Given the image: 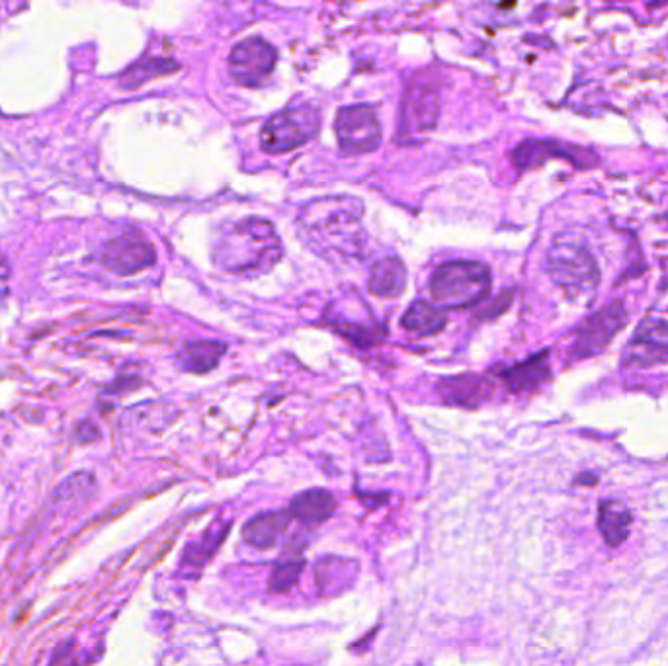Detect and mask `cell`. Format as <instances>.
Listing matches in <instances>:
<instances>
[{"label": "cell", "instance_id": "obj_16", "mask_svg": "<svg viewBox=\"0 0 668 666\" xmlns=\"http://www.w3.org/2000/svg\"><path fill=\"white\" fill-rule=\"evenodd\" d=\"M225 352H227V346L223 342H213V340L188 342L176 354V362L184 372L208 374L213 368H217Z\"/></svg>", "mask_w": 668, "mask_h": 666}, {"label": "cell", "instance_id": "obj_25", "mask_svg": "<svg viewBox=\"0 0 668 666\" xmlns=\"http://www.w3.org/2000/svg\"><path fill=\"white\" fill-rule=\"evenodd\" d=\"M77 663L71 659V649L67 647H59V651L55 653L53 661L49 666H75Z\"/></svg>", "mask_w": 668, "mask_h": 666}, {"label": "cell", "instance_id": "obj_24", "mask_svg": "<svg viewBox=\"0 0 668 666\" xmlns=\"http://www.w3.org/2000/svg\"><path fill=\"white\" fill-rule=\"evenodd\" d=\"M77 438H79V442L88 444V442H94V440H98V438H100V432H98V428H96L94 424H90V422H83V424L79 426V430H77Z\"/></svg>", "mask_w": 668, "mask_h": 666}, {"label": "cell", "instance_id": "obj_13", "mask_svg": "<svg viewBox=\"0 0 668 666\" xmlns=\"http://www.w3.org/2000/svg\"><path fill=\"white\" fill-rule=\"evenodd\" d=\"M290 520H292L290 510L260 512L245 524L243 538L256 549H270L286 534Z\"/></svg>", "mask_w": 668, "mask_h": 666}, {"label": "cell", "instance_id": "obj_2", "mask_svg": "<svg viewBox=\"0 0 668 666\" xmlns=\"http://www.w3.org/2000/svg\"><path fill=\"white\" fill-rule=\"evenodd\" d=\"M284 250L270 221L247 217L227 225L213 245V260L219 268L233 274L268 272Z\"/></svg>", "mask_w": 668, "mask_h": 666}, {"label": "cell", "instance_id": "obj_3", "mask_svg": "<svg viewBox=\"0 0 668 666\" xmlns=\"http://www.w3.org/2000/svg\"><path fill=\"white\" fill-rule=\"evenodd\" d=\"M430 293L442 309H465L491 293V272L475 260H452L438 266L430 278Z\"/></svg>", "mask_w": 668, "mask_h": 666}, {"label": "cell", "instance_id": "obj_14", "mask_svg": "<svg viewBox=\"0 0 668 666\" xmlns=\"http://www.w3.org/2000/svg\"><path fill=\"white\" fill-rule=\"evenodd\" d=\"M501 377L514 393H526L542 387L543 383L551 377V366H549V350H543L540 354L530 356L528 360L502 370Z\"/></svg>", "mask_w": 668, "mask_h": 666}, {"label": "cell", "instance_id": "obj_22", "mask_svg": "<svg viewBox=\"0 0 668 666\" xmlns=\"http://www.w3.org/2000/svg\"><path fill=\"white\" fill-rule=\"evenodd\" d=\"M96 489V481L94 475L86 473V471H79L73 473L69 479H65L53 493V500L57 504H65V502H83L88 499Z\"/></svg>", "mask_w": 668, "mask_h": 666}, {"label": "cell", "instance_id": "obj_9", "mask_svg": "<svg viewBox=\"0 0 668 666\" xmlns=\"http://www.w3.org/2000/svg\"><path fill=\"white\" fill-rule=\"evenodd\" d=\"M278 51L262 38H249L237 43L229 57V71L241 86H260L272 75Z\"/></svg>", "mask_w": 668, "mask_h": 666}, {"label": "cell", "instance_id": "obj_6", "mask_svg": "<svg viewBox=\"0 0 668 666\" xmlns=\"http://www.w3.org/2000/svg\"><path fill=\"white\" fill-rule=\"evenodd\" d=\"M626 325V305L622 301H612L586 317L577 327L575 340L571 342V356L575 360H586L602 354Z\"/></svg>", "mask_w": 668, "mask_h": 666}, {"label": "cell", "instance_id": "obj_15", "mask_svg": "<svg viewBox=\"0 0 668 666\" xmlns=\"http://www.w3.org/2000/svg\"><path fill=\"white\" fill-rule=\"evenodd\" d=\"M405 125L413 129L432 127L438 118V96L428 81L415 83L405 98Z\"/></svg>", "mask_w": 668, "mask_h": 666}, {"label": "cell", "instance_id": "obj_18", "mask_svg": "<svg viewBox=\"0 0 668 666\" xmlns=\"http://www.w3.org/2000/svg\"><path fill=\"white\" fill-rule=\"evenodd\" d=\"M370 292L379 297H397L407 286V268L395 258L387 256L374 264L370 272Z\"/></svg>", "mask_w": 668, "mask_h": 666}, {"label": "cell", "instance_id": "obj_10", "mask_svg": "<svg viewBox=\"0 0 668 666\" xmlns=\"http://www.w3.org/2000/svg\"><path fill=\"white\" fill-rule=\"evenodd\" d=\"M631 368H657L668 364V323L665 319H647L627 340L622 354Z\"/></svg>", "mask_w": 668, "mask_h": 666}, {"label": "cell", "instance_id": "obj_11", "mask_svg": "<svg viewBox=\"0 0 668 666\" xmlns=\"http://www.w3.org/2000/svg\"><path fill=\"white\" fill-rule=\"evenodd\" d=\"M100 260L112 272L120 276H129L155 262V249L147 241L135 235H124L108 241L102 247Z\"/></svg>", "mask_w": 668, "mask_h": 666}, {"label": "cell", "instance_id": "obj_23", "mask_svg": "<svg viewBox=\"0 0 668 666\" xmlns=\"http://www.w3.org/2000/svg\"><path fill=\"white\" fill-rule=\"evenodd\" d=\"M305 567V561L301 559H286L280 565H276L272 579H270V588L274 592H286L290 590L293 584L299 581V575Z\"/></svg>", "mask_w": 668, "mask_h": 666}, {"label": "cell", "instance_id": "obj_5", "mask_svg": "<svg viewBox=\"0 0 668 666\" xmlns=\"http://www.w3.org/2000/svg\"><path fill=\"white\" fill-rule=\"evenodd\" d=\"M319 124L321 116L313 104L286 108L264 124L260 133V145L266 153L272 155L288 153L313 139L319 131Z\"/></svg>", "mask_w": 668, "mask_h": 666}, {"label": "cell", "instance_id": "obj_8", "mask_svg": "<svg viewBox=\"0 0 668 666\" xmlns=\"http://www.w3.org/2000/svg\"><path fill=\"white\" fill-rule=\"evenodd\" d=\"M551 159H563L573 167L583 170L598 165V157L594 151L555 139H528L512 151V163L518 170L542 167L543 163Z\"/></svg>", "mask_w": 668, "mask_h": 666}, {"label": "cell", "instance_id": "obj_19", "mask_svg": "<svg viewBox=\"0 0 668 666\" xmlns=\"http://www.w3.org/2000/svg\"><path fill=\"white\" fill-rule=\"evenodd\" d=\"M446 313L442 309H438L432 303L426 301H415L405 317H403V327L411 333L420 334V336H428V334L440 333L446 327Z\"/></svg>", "mask_w": 668, "mask_h": 666}, {"label": "cell", "instance_id": "obj_21", "mask_svg": "<svg viewBox=\"0 0 668 666\" xmlns=\"http://www.w3.org/2000/svg\"><path fill=\"white\" fill-rule=\"evenodd\" d=\"M180 65H176L174 61L170 59H157V57H151V59H141L137 63H133L127 71L122 73L120 77V84L124 88H137L155 77H163V75H170L174 71H178Z\"/></svg>", "mask_w": 668, "mask_h": 666}, {"label": "cell", "instance_id": "obj_4", "mask_svg": "<svg viewBox=\"0 0 668 666\" xmlns=\"http://www.w3.org/2000/svg\"><path fill=\"white\" fill-rule=\"evenodd\" d=\"M545 264L551 280L569 297L579 299L596 292L600 270L596 258L581 239L571 235L557 237L547 252Z\"/></svg>", "mask_w": 668, "mask_h": 666}, {"label": "cell", "instance_id": "obj_20", "mask_svg": "<svg viewBox=\"0 0 668 666\" xmlns=\"http://www.w3.org/2000/svg\"><path fill=\"white\" fill-rule=\"evenodd\" d=\"M442 397L456 405H477L485 397V381L479 377H452L438 385Z\"/></svg>", "mask_w": 668, "mask_h": 666}, {"label": "cell", "instance_id": "obj_1", "mask_svg": "<svg viewBox=\"0 0 668 666\" xmlns=\"http://www.w3.org/2000/svg\"><path fill=\"white\" fill-rule=\"evenodd\" d=\"M364 206L356 198L329 196L309 202L297 215V233L307 249L331 260L348 262L366 249Z\"/></svg>", "mask_w": 668, "mask_h": 666}, {"label": "cell", "instance_id": "obj_26", "mask_svg": "<svg viewBox=\"0 0 668 666\" xmlns=\"http://www.w3.org/2000/svg\"><path fill=\"white\" fill-rule=\"evenodd\" d=\"M8 272H10V270H8V262L0 256V284L8 278Z\"/></svg>", "mask_w": 668, "mask_h": 666}, {"label": "cell", "instance_id": "obj_7", "mask_svg": "<svg viewBox=\"0 0 668 666\" xmlns=\"http://www.w3.org/2000/svg\"><path fill=\"white\" fill-rule=\"evenodd\" d=\"M334 131L340 149L348 155H364L376 151L381 143V125L370 106H346L338 110Z\"/></svg>", "mask_w": 668, "mask_h": 666}, {"label": "cell", "instance_id": "obj_17", "mask_svg": "<svg viewBox=\"0 0 668 666\" xmlns=\"http://www.w3.org/2000/svg\"><path fill=\"white\" fill-rule=\"evenodd\" d=\"M334 512L333 495L325 489H311L293 497L290 514L305 526H317L329 520Z\"/></svg>", "mask_w": 668, "mask_h": 666}, {"label": "cell", "instance_id": "obj_12", "mask_svg": "<svg viewBox=\"0 0 668 666\" xmlns=\"http://www.w3.org/2000/svg\"><path fill=\"white\" fill-rule=\"evenodd\" d=\"M635 516L624 500L602 499L596 510V530L608 547H620L631 538Z\"/></svg>", "mask_w": 668, "mask_h": 666}]
</instances>
